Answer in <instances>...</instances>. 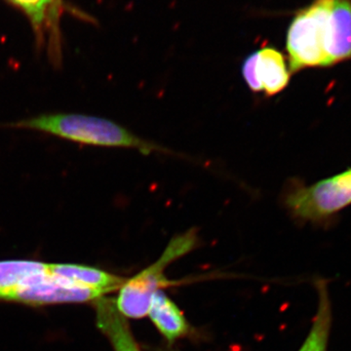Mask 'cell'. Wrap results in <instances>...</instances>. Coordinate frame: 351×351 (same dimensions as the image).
I'll return each instance as SVG.
<instances>
[{
  "mask_svg": "<svg viewBox=\"0 0 351 351\" xmlns=\"http://www.w3.org/2000/svg\"><path fill=\"white\" fill-rule=\"evenodd\" d=\"M197 244L195 228L177 235L171 240L158 260L132 278L126 279L115 300L119 313L127 319H141L147 316L154 295L177 283L167 278L166 269L178 258L195 249Z\"/></svg>",
  "mask_w": 351,
  "mask_h": 351,
  "instance_id": "cell-2",
  "label": "cell"
},
{
  "mask_svg": "<svg viewBox=\"0 0 351 351\" xmlns=\"http://www.w3.org/2000/svg\"><path fill=\"white\" fill-rule=\"evenodd\" d=\"M48 274V263L36 261H0V300L7 301L9 295L22 286Z\"/></svg>",
  "mask_w": 351,
  "mask_h": 351,
  "instance_id": "cell-11",
  "label": "cell"
},
{
  "mask_svg": "<svg viewBox=\"0 0 351 351\" xmlns=\"http://www.w3.org/2000/svg\"><path fill=\"white\" fill-rule=\"evenodd\" d=\"M96 324L107 337L114 351H142L128 320L119 313L115 300L101 297L95 301Z\"/></svg>",
  "mask_w": 351,
  "mask_h": 351,
  "instance_id": "cell-6",
  "label": "cell"
},
{
  "mask_svg": "<svg viewBox=\"0 0 351 351\" xmlns=\"http://www.w3.org/2000/svg\"><path fill=\"white\" fill-rule=\"evenodd\" d=\"M284 203L294 218L323 223L351 205V168L328 179L289 189Z\"/></svg>",
  "mask_w": 351,
  "mask_h": 351,
  "instance_id": "cell-4",
  "label": "cell"
},
{
  "mask_svg": "<svg viewBox=\"0 0 351 351\" xmlns=\"http://www.w3.org/2000/svg\"><path fill=\"white\" fill-rule=\"evenodd\" d=\"M328 59L330 66L351 59V0H335Z\"/></svg>",
  "mask_w": 351,
  "mask_h": 351,
  "instance_id": "cell-9",
  "label": "cell"
},
{
  "mask_svg": "<svg viewBox=\"0 0 351 351\" xmlns=\"http://www.w3.org/2000/svg\"><path fill=\"white\" fill-rule=\"evenodd\" d=\"M5 127L43 132L80 144L137 149L143 154L154 152L172 154L165 147L147 142L110 120L80 113H45L18 120L6 124Z\"/></svg>",
  "mask_w": 351,
  "mask_h": 351,
  "instance_id": "cell-1",
  "label": "cell"
},
{
  "mask_svg": "<svg viewBox=\"0 0 351 351\" xmlns=\"http://www.w3.org/2000/svg\"><path fill=\"white\" fill-rule=\"evenodd\" d=\"M242 75L252 91L274 96L288 86L291 73L282 53L276 48L265 47L247 57Z\"/></svg>",
  "mask_w": 351,
  "mask_h": 351,
  "instance_id": "cell-5",
  "label": "cell"
},
{
  "mask_svg": "<svg viewBox=\"0 0 351 351\" xmlns=\"http://www.w3.org/2000/svg\"><path fill=\"white\" fill-rule=\"evenodd\" d=\"M166 351H178V350H166Z\"/></svg>",
  "mask_w": 351,
  "mask_h": 351,
  "instance_id": "cell-13",
  "label": "cell"
},
{
  "mask_svg": "<svg viewBox=\"0 0 351 351\" xmlns=\"http://www.w3.org/2000/svg\"><path fill=\"white\" fill-rule=\"evenodd\" d=\"M335 0H313L295 14L286 39L290 73L327 68L330 22Z\"/></svg>",
  "mask_w": 351,
  "mask_h": 351,
  "instance_id": "cell-3",
  "label": "cell"
},
{
  "mask_svg": "<svg viewBox=\"0 0 351 351\" xmlns=\"http://www.w3.org/2000/svg\"><path fill=\"white\" fill-rule=\"evenodd\" d=\"M314 285L318 295L317 311L308 335L298 351H328L332 320L329 287L323 278L316 279Z\"/></svg>",
  "mask_w": 351,
  "mask_h": 351,
  "instance_id": "cell-10",
  "label": "cell"
},
{
  "mask_svg": "<svg viewBox=\"0 0 351 351\" xmlns=\"http://www.w3.org/2000/svg\"><path fill=\"white\" fill-rule=\"evenodd\" d=\"M147 316L169 345L193 332V327L181 309L163 290L158 291L152 298Z\"/></svg>",
  "mask_w": 351,
  "mask_h": 351,
  "instance_id": "cell-8",
  "label": "cell"
},
{
  "mask_svg": "<svg viewBox=\"0 0 351 351\" xmlns=\"http://www.w3.org/2000/svg\"><path fill=\"white\" fill-rule=\"evenodd\" d=\"M8 1L21 9L29 18L32 29L36 34V43L40 49L43 43H45L48 14L52 5V0H8Z\"/></svg>",
  "mask_w": 351,
  "mask_h": 351,
  "instance_id": "cell-12",
  "label": "cell"
},
{
  "mask_svg": "<svg viewBox=\"0 0 351 351\" xmlns=\"http://www.w3.org/2000/svg\"><path fill=\"white\" fill-rule=\"evenodd\" d=\"M48 270L58 278L64 279L78 287L96 291L104 295L119 290L126 281V278L105 270L71 263H48Z\"/></svg>",
  "mask_w": 351,
  "mask_h": 351,
  "instance_id": "cell-7",
  "label": "cell"
}]
</instances>
